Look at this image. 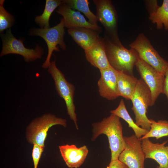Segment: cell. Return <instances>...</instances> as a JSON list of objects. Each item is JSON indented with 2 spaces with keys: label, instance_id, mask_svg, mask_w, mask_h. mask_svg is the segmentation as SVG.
Masks as SVG:
<instances>
[{
  "label": "cell",
  "instance_id": "cell-17",
  "mask_svg": "<svg viewBox=\"0 0 168 168\" xmlns=\"http://www.w3.org/2000/svg\"><path fill=\"white\" fill-rule=\"evenodd\" d=\"M68 32L75 42L84 51L91 47L100 37L99 33L85 27L69 29Z\"/></svg>",
  "mask_w": 168,
  "mask_h": 168
},
{
  "label": "cell",
  "instance_id": "cell-15",
  "mask_svg": "<svg viewBox=\"0 0 168 168\" xmlns=\"http://www.w3.org/2000/svg\"><path fill=\"white\" fill-rule=\"evenodd\" d=\"M61 156L67 166L77 168L84 163L88 153L86 146L78 148L74 144L59 146Z\"/></svg>",
  "mask_w": 168,
  "mask_h": 168
},
{
  "label": "cell",
  "instance_id": "cell-13",
  "mask_svg": "<svg viewBox=\"0 0 168 168\" xmlns=\"http://www.w3.org/2000/svg\"><path fill=\"white\" fill-rule=\"evenodd\" d=\"M57 12L63 16L64 26L68 29L78 27H85L94 30L98 33L102 28L98 25H95L87 21L80 12L70 8L63 3L59 6Z\"/></svg>",
  "mask_w": 168,
  "mask_h": 168
},
{
  "label": "cell",
  "instance_id": "cell-16",
  "mask_svg": "<svg viewBox=\"0 0 168 168\" xmlns=\"http://www.w3.org/2000/svg\"><path fill=\"white\" fill-rule=\"evenodd\" d=\"M84 52L87 60L99 70L111 67L106 54L104 38L100 37L91 47Z\"/></svg>",
  "mask_w": 168,
  "mask_h": 168
},
{
  "label": "cell",
  "instance_id": "cell-27",
  "mask_svg": "<svg viewBox=\"0 0 168 168\" xmlns=\"http://www.w3.org/2000/svg\"><path fill=\"white\" fill-rule=\"evenodd\" d=\"M165 78L162 94H165L168 100V61L166 70L165 74Z\"/></svg>",
  "mask_w": 168,
  "mask_h": 168
},
{
  "label": "cell",
  "instance_id": "cell-6",
  "mask_svg": "<svg viewBox=\"0 0 168 168\" xmlns=\"http://www.w3.org/2000/svg\"><path fill=\"white\" fill-rule=\"evenodd\" d=\"M129 46L137 52L140 59L165 75L167 61L161 57L143 34H139Z\"/></svg>",
  "mask_w": 168,
  "mask_h": 168
},
{
  "label": "cell",
  "instance_id": "cell-23",
  "mask_svg": "<svg viewBox=\"0 0 168 168\" xmlns=\"http://www.w3.org/2000/svg\"><path fill=\"white\" fill-rule=\"evenodd\" d=\"M63 3L62 0H46L44 9L42 14L36 17L35 21L41 27L49 28V19L52 12Z\"/></svg>",
  "mask_w": 168,
  "mask_h": 168
},
{
  "label": "cell",
  "instance_id": "cell-9",
  "mask_svg": "<svg viewBox=\"0 0 168 168\" xmlns=\"http://www.w3.org/2000/svg\"><path fill=\"white\" fill-rule=\"evenodd\" d=\"M124 148L119 156L118 160L128 168H145L146 158L140 139L133 134L124 137Z\"/></svg>",
  "mask_w": 168,
  "mask_h": 168
},
{
  "label": "cell",
  "instance_id": "cell-26",
  "mask_svg": "<svg viewBox=\"0 0 168 168\" xmlns=\"http://www.w3.org/2000/svg\"><path fill=\"white\" fill-rule=\"evenodd\" d=\"M106 168H128L124 163L118 160L111 161Z\"/></svg>",
  "mask_w": 168,
  "mask_h": 168
},
{
  "label": "cell",
  "instance_id": "cell-3",
  "mask_svg": "<svg viewBox=\"0 0 168 168\" xmlns=\"http://www.w3.org/2000/svg\"><path fill=\"white\" fill-rule=\"evenodd\" d=\"M59 125L67 127V120L48 113L37 117L28 124L26 128V138L29 143L44 146V142L49 129L52 126Z\"/></svg>",
  "mask_w": 168,
  "mask_h": 168
},
{
  "label": "cell",
  "instance_id": "cell-11",
  "mask_svg": "<svg viewBox=\"0 0 168 168\" xmlns=\"http://www.w3.org/2000/svg\"><path fill=\"white\" fill-rule=\"evenodd\" d=\"M93 1L96 5L98 21L104 27L105 34L112 37H118V16L111 1L94 0Z\"/></svg>",
  "mask_w": 168,
  "mask_h": 168
},
{
  "label": "cell",
  "instance_id": "cell-2",
  "mask_svg": "<svg viewBox=\"0 0 168 168\" xmlns=\"http://www.w3.org/2000/svg\"><path fill=\"white\" fill-rule=\"evenodd\" d=\"M92 126L91 141H94L101 134L105 135L108 138L111 150V161L118 160L124 145L123 127L120 118L111 114L101 121L93 124Z\"/></svg>",
  "mask_w": 168,
  "mask_h": 168
},
{
  "label": "cell",
  "instance_id": "cell-7",
  "mask_svg": "<svg viewBox=\"0 0 168 168\" xmlns=\"http://www.w3.org/2000/svg\"><path fill=\"white\" fill-rule=\"evenodd\" d=\"M64 25L63 19H61L60 22L56 26L49 28L35 29L32 30L31 34L40 36L45 41L48 48L47 57L42 66L44 68H47L50 63V60L54 51H59L57 45L63 50H65L66 45L64 41L65 34Z\"/></svg>",
  "mask_w": 168,
  "mask_h": 168
},
{
  "label": "cell",
  "instance_id": "cell-22",
  "mask_svg": "<svg viewBox=\"0 0 168 168\" xmlns=\"http://www.w3.org/2000/svg\"><path fill=\"white\" fill-rule=\"evenodd\" d=\"M151 122L150 129L148 133L140 139L155 138L158 140L164 137L168 136V121L160 120L156 122L150 119Z\"/></svg>",
  "mask_w": 168,
  "mask_h": 168
},
{
  "label": "cell",
  "instance_id": "cell-21",
  "mask_svg": "<svg viewBox=\"0 0 168 168\" xmlns=\"http://www.w3.org/2000/svg\"><path fill=\"white\" fill-rule=\"evenodd\" d=\"M62 2L68 5L72 9L82 12L88 18V21L91 24L98 25L96 15L90 10L88 0H63Z\"/></svg>",
  "mask_w": 168,
  "mask_h": 168
},
{
  "label": "cell",
  "instance_id": "cell-19",
  "mask_svg": "<svg viewBox=\"0 0 168 168\" xmlns=\"http://www.w3.org/2000/svg\"><path fill=\"white\" fill-rule=\"evenodd\" d=\"M149 19L155 24L158 29H162L164 26L166 30H168V0H164L161 6L157 4L150 7Z\"/></svg>",
  "mask_w": 168,
  "mask_h": 168
},
{
  "label": "cell",
  "instance_id": "cell-20",
  "mask_svg": "<svg viewBox=\"0 0 168 168\" xmlns=\"http://www.w3.org/2000/svg\"><path fill=\"white\" fill-rule=\"evenodd\" d=\"M110 112L125 120L128 124V127L133 129L138 138H141L148 132V131L138 126L134 122L127 111L123 99L120 100L117 108L111 110Z\"/></svg>",
  "mask_w": 168,
  "mask_h": 168
},
{
  "label": "cell",
  "instance_id": "cell-8",
  "mask_svg": "<svg viewBox=\"0 0 168 168\" xmlns=\"http://www.w3.org/2000/svg\"><path fill=\"white\" fill-rule=\"evenodd\" d=\"M2 47L0 57L9 54H18L22 56L27 62L40 58L43 54V49L37 45L35 49H29L24 46L22 40L16 39L12 33L11 29L2 35Z\"/></svg>",
  "mask_w": 168,
  "mask_h": 168
},
{
  "label": "cell",
  "instance_id": "cell-14",
  "mask_svg": "<svg viewBox=\"0 0 168 168\" xmlns=\"http://www.w3.org/2000/svg\"><path fill=\"white\" fill-rule=\"evenodd\" d=\"M141 140L146 159L155 160L159 164L158 168H168V145L165 146L168 140L159 143H153L149 138Z\"/></svg>",
  "mask_w": 168,
  "mask_h": 168
},
{
  "label": "cell",
  "instance_id": "cell-24",
  "mask_svg": "<svg viewBox=\"0 0 168 168\" xmlns=\"http://www.w3.org/2000/svg\"><path fill=\"white\" fill-rule=\"evenodd\" d=\"M4 0L0 1V32L10 28L14 23L13 16L4 8L3 4Z\"/></svg>",
  "mask_w": 168,
  "mask_h": 168
},
{
  "label": "cell",
  "instance_id": "cell-1",
  "mask_svg": "<svg viewBox=\"0 0 168 168\" xmlns=\"http://www.w3.org/2000/svg\"><path fill=\"white\" fill-rule=\"evenodd\" d=\"M107 57L110 66L117 71L133 75V70L139 57L133 49L124 47L118 37H112L105 34Z\"/></svg>",
  "mask_w": 168,
  "mask_h": 168
},
{
  "label": "cell",
  "instance_id": "cell-4",
  "mask_svg": "<svg viewBox=\"0 0 168 168\" xmlns=\"http://www.w3.org/2000/svg\"><path fill=\"white\" fill-rule=\"evenodd\" d=\"M131 100L133 104L131 109L135 115L136 124L149 131L151 123L147 116V113L148 107L152 106V96L149 88L141 78L138 80Z\"/></svg>",
  "mask_w": 168,
  "mask_h": 168
},
{
  "label": "cell",
  "instance_id": "cell-18",
  "mask_svg": "<svg viewBox=\"0 0 168 168\" xmlns=\"http://www.w3.org/2000/svg\"><path fill=\"white\" fill-rule=\"evenodd\" d=\"M118 72L117 84L119 96L131 100L138 79L133 75Z\"/></svg>",
  "mask_w": 168,
  "mask_h": 168
},
{
  "label": "cell",
  "instance_id": "cell-10",
  "mask_svg": "<svg viewBox=\"0 0 168 168\" xmlns=\"http://www.w3.org/2000/svg\"><path fill=\"white\" fill-rule=\"evenodd\" d=\"M135 66L140 77L149 88L151 93L152 106L158 96L162 94L165 75L158 71L139 58Z\"/></svg>",
  "mask_w": 168,
  "mask_h": 168
},
{
  "label": "cell",
  "instance_id": "cell-25",
  "mask_svg": "<svg viewBox=\"0 0 168 168\" xmlns=\"http://www.w3.org/2000/svg\"><path fill=\"white\" fill-rule=\"evenodd\" d=\"M45 146L37 144H33L32 156L34 168H37L39 161Z\"/></svg>",
  "mask_w": 168,
  "mask_h": 168
},
{
  "label": "cell",
  "instance_id": "cell-5",
  "mask_svg": "<svg viewBox=\"0 0 168 168\" xmlns=\"http://www.w3.org/2000/svg\"><path fill=\"white\" fill-rule=\"evenodd\" d=\"M48 68V72L54 81L58 94L65 101L68 114L70 119L73 121L77 129H78L74 103L75 87L73 84L67 80L64 74L57 67L55 59L50 62Z\"/></svg>",
  "mask_w": 168,
  "mask_h": 168
},
{
  "label": "cell",
  "instance_id": "cell-12",
  "mask_svg": "<svg viewBox=\"0 0 168 168\" xmlns=\"http://www.w3.org/2000/svg\"><path fill=\"white\" fill-rule=\"evenodd\" d=\"M100 71L101 76L97 82L100 95L108 100H114L120 96L117 84L118 72L111 67Z\"/></svg>",
  "mask_w": 168,
  "mask_h": 168
}]
</instances>
